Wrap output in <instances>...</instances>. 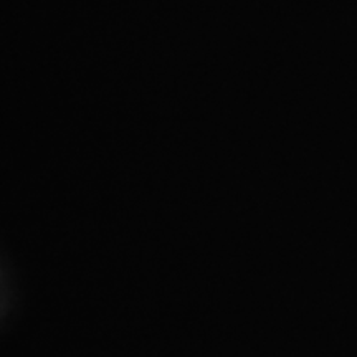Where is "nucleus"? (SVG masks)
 <instances>
[]
</instances>
